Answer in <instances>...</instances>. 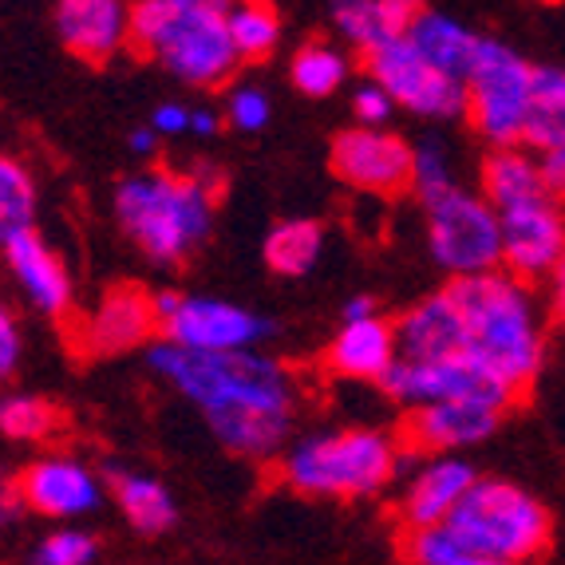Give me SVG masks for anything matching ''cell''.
<instances>
[{
  "instance_id": "3",
  "label": "cell",
  "mask_w": 565,
  "mask_h": 565,
  "mask_svg": "<svg viewBox=\"0 0 565 565\" xmlns=\"http://www.w3.org/2000/svg\"><path fill=\"white\" fill-rule=\"evenodd\" d=\"M214 179H202V174L142 170L115 190L119 230L154 265H182L199 254L214 230Z\"/></svg>"
},
{
  "instance_id": "20",
  "label": "cell",
  "mask_w": 565,
  "mask_h": 565,
  "mask_svg": "<svg viewBox=\"0 0 565 565\" xmlns=\"http://www.w3.org/2000/svg\"><path fill=\"white\" fill-rule=\"evenodd\" d=\"M324 360H329L332 376L380 384L399 360L396 324H387L380 312L376 317H364V321H344L337 337H332Z\"/></svg>"
},
{
  "instance_id": "33",
  "label": "cell",
  "mask_w": 565,
  "mask_h": 565,
  "mask_svg": "<svg viewBox=\"0 0 565 565\" xmlns=\"http://www.w3.org/2000/svg\"><path fill=\"white\" fill-rule=\"evenodd\" d=\"M451 186H459V182H455V162L447 154V147L444 142H419L412 162V190L427 202Z\"/></svg>"
},
{
  "instance_id": "7",
  "label": "cell",
  "mask_w": 565,
  "mask_h": 565,
  "mask_svg": "<svg viewBox=\"0 0 565 565\" xmlns=\"http://www.w3.org/2000/svg\"><path fill=\"white\" fill-rule=\"evenodd\" d=\"M467 115L475 131L499 151L526 142L530 104H534V67L499 40L482 36L479 56L467 72Z\"/></svg>"
},
{
  "instance_id": "12",
  "label": "cell",
  "mask_w": 565,
  "mask_h": 565,
  "mask_svg": "<svg viewBox=\"0 0 565 565\" xmlns=\"http://www.w3.org/2000/svg\"><path fill=\"white\" fill-rule=\"evenodd\" d=\"M387 396L404 404L407 412L415 407H431V404H447V399H514L502 384L475 367L467 356L455 360H396L392 372L380 380Z\"/></svg>"
},
{
  "instance_id": "4",
  "label": "cell",
  "mask_w": 565,
  "mask_h": 565,
  "mask_svg": "<svg viewBox=\"0 0 565 565\" xmlns=\"http://www.w3.org/2000/svg\"><path fill=\"white\" fill-rule=\"evenodd\" d=\"M230 4L217 0H139L131 4V47L159 60L190 87H222L237 72Z\"/></svg>"
},
{
  "instance_id": "42",
  "label": "cell",
  "mask_w": 565,
  "mask_h": 565,
  "mask_svg": "<svg viewBox=\"0 0 565 565\" xmlns=\"http://www.w3.org/2000/svg\"><path fill=\"white\" fill-rule=\"evenodd\" d=\"M154 142H159V135H154L151 127H139V131L127 135V147H131L135 154H151V151H154Z\"/></svg>"
},
{
  "instance_id": "31",
  "label": "cell",
  "mask_w": 565,
  "mask_h": 565,
  "mask_svg": "<svg viewBox=\"0 0 565 565\" xmlns=\"http://www.w3.org/2000/svg\"><path fill=\"white\" fill-rule=\"evenodd\" d=\"M404 562L407 565H494L475 554L451 526H427L404 534Z\"/></svg>"
},
{
  "instance_id": "16",
  "label": "cell",
  "mask_w": 565,
  "mask_h": 565,
  "mask_svg": "<svg viewBox=\"0 0 565 565\" xmlns=\"http://www.w3.org/2000/svg\"><path fill=\"white\" fill-rule=\"evenodd\" d=\"M159 329L154 317V292L139 285H115L99 297L92 312L79 324V344L92 356H115V352L139 349Z\"/></svg>"
},
{
  "instance_id": "19",
  "label": "cell",
  "mask_w": 565,
  "mask_h": 565,
  "mask_svg": "<svg viewBox=\"0 0 565 565\" xmlns=\"http://www.w3.org/2000/svg\"><path fill=\"white\" fill-rule=\"evenodd\" d=\"M4 262H9V274L17 277L20 292L32 301V309L44 312V317H64L72 309V274H67L64 257L36 234L12 237L4 245Z\"/></svg>"
},
{
  "instance_id": "5",
  "label": "cell",
  "mask_w": 565,
  "mask_h": 565,
  "mask_svg": "<svg viewBox=\"0 0 565 565\" xmlns=\"http://www.w3.org/2000/svg\"><path fill=\"white\" fill-rule=\"evenodd\" d=\"M404 451L376 427L305 435L285 451L281 482L309 499H372L399 475Z\"/></svg>"
},
{
  "instance_id": "24",
  "label": "cell",
  "mask_w": 565,
  "mask_h": 565,
  "mask_svg": "<svg viewBox=\"0 0 565 565\" xmlns=\"http://www.w3.org/2000/svg\"><path fill=\"white\" fill-rule=\"evenodd\" d=\"M482 199L499 210V214L530 206L537 199H550L546 179H542V162L530 159L519 147L490 151V159L482 162Z\"/></svg>"
},
{
  "instance_id": "6",
  "label": "cell",
  "mask_w": 565,
  "mask_h": 565,
  "mask_svg": "<svg viewBox=\"0 0 565 565\" xmlns=\"http://www.w3.org/2000/svg\"><path fill=\"white\" fill-rule=\"evenodd\" d=\"M455 534L494 565H530L550 550V510L530 494L502 479H479L462 507L451 514Z\"/></svg>"
},
{
  "instance_id": "44",
  "label": "cell",
  "mask_w": 565,
  "mask_h": 565,
  "mask_svg": "<svg viewBox=\"0 0 565 565\" xmlns=\"http://www.w3.org/2000/svg\"><path fill=\"white\" fill-rule=\"evenodd\" d=\"M554 312H557V321L565 324V265L554 274Z\"/></svg>"
},
{
  "instance_id": "11",
  "label": "cell",
  "mask_w": 565,
  "mask_h": 565,
  "mask_svg": "<svg viewBox=\"0 0 565 565\" xmlns=\"http://www.w3.org/2000/svg\"><path fill=\"white\" fill-rule=\"evenodd\" d=\"M415 147L384 127H349L332 139V170L360 194L392 199L412 186Z\"/></svg>"
},
{
  "instance_id": "23",
  "label": "cell",
  "mask_w": 565,
  "mask_h": 565,
  "mask_svg": "<svg viewBox=\"0 0 565 565\" xmlns=\"http://www.w3.org/2000/svg\"><path fill=\"white\" fill-rule=\"evenodd\" d=\"M407 40L415 44V52L435 64L439 72L455 79H467L471 72L475 56H479V44L482 36L475 29H467L462 20L447 17V12H435V9H419L415 24L407 29Z\"/></svg>"
},
{
  "instance_id": "1",
  "label": "cell",
  "mask_w": 565,
  "mask_h": 565,
  "mask_svg": "<svg viewBox=\"0 0 565 565\" xmlns=\"http://www.w3.org/2000/svg\"><path fill=\"white\" fill-rule=\"evenodd\" d=\"M151 367L186 404H194L226 451L269 459L289 444L301 387L285 360L265 356L262 349L202 356L159 340L151 349Z\"/></svg>"
},
{
  "instance_id": "10",
  "label": "cell",
  "mask_w": 565,
  "mask_h": 565,
  "mask_svg": "<svg viewBox=\"0 0 565 565\" xmlns=\"http://www.w3.org/2000/svg\"><path fill=\"white\" fill-rule=\"evenodd\" d=\"M364 67L367 79L384 87L387 99L404 111L424 115V119H459V115H467V84L427 64L407 36L367 52Z\"/></svg>"
},
{
  "instance_id": "25",
  "label": "cell",
  "mask_w": 565,
  "mask_h": 565,
  "mask_svg": "<svg viewBox=\"0 0 565 565\" xmlns=\"http://www.w3.org/2000/svg\"><path fill=\"white\" fill-rule=\"evenodd\" d=\"M107 487H111L119 510L127 514V522L139 534H162V530H170L174 519H179V507L170 499V490L159 479H151V475L115 471L107 479Z\"/></svg>"
},
{
  "instance_id": "26",
  "label": "cell",
  "mask_w": 565,
  "mask_h": 565,
  "mask_svg": "<svg viewBox=\"0 0 565 565\" xmlns=\"http://www.w3.org/2000/svg\"><path fill=\"white\" fill-rule=\"evenodd\" d=\"M321 249H324L321 222L292 217V222H281V226L269 230V237H265V265L281 277H301L321 262Z\"/></svg>"
},
{
  "instance_id": "18",
  "label": "cell",
  "mask_w": 565,
  "mask_h": 565,
  "mask_svg": "<svg viewBox=\"0 0 565 565\" xmlns=\"http://www.w3.org/2000/svg\"><path fill=\"white\" fill-rule=\"evenodd\" d=\"M479 482L475 467L459 455H439L427 459L419 471L412 475V482L399 494V522L404 530H427L451 522V514L462 507V499L471 494V487Z\"/></svg>"
},
{
  "instance_id": "36",
  "label": "cell",
  "mask_w": 565,
  "mask_h": 565,
  "mask_svg": "<svg viewBox=\"0 0 565 565\" xmlns=\"http://www.w3.org/2000/svg\"><path fill=\"white\" fill-rule=\"evenodd\" d=\"M392 111H396V104H392L384 87H376L372 79H364V84L352 92V115L360 119V127H384V122L392 119Z\"/></svg>"
},
{
  "instance_id": "17",
  "label": "cell",
  "mask_w": 565,
  "mask_h": 565,
  "mask_svg": "<svg viewBox=\"0 0 565 565\" xmlns=\"http://www.w3.org/2000/svg\"><path fill=\"white\" fill-rule=\"evenodd\" d=\"M52 24L60 44L87 64H107L131 44V9L119 0H60Z\"/></svg>"
},
{
  "instance_id": "30",
  "label": "cell",
  "mask_w": 565,
  "mask_h": 565,
  "mask_svg": "<svg viewBox=\"0 0 565 565\" xmlns=\"http://www.w3.org/2000/svg\"><path fill=\"white\" fill-rule=\"evenodd\" d=\"M226 20L237 60H265L281 44V12L274 4H257V0L230 4Z\"/></svg>"
},
{
  "instance_id": "35",
  "label": "cell",
  "mask_w": 565,
  "mask_h": 565,
  "mask_svg": "<svg viewBox=\"0 0 565 565\" xmlns=\"http://www.w3.org/2000/svg\"><path fill=\"white\" fill-rule=\"evenodd\" d=\"M269 115H274V104H269V95L257 84H242L230 92L226 99L230 127H237V131H262L265 122H269Z\"/></svg>"
},
{
  "instance_id": "34",
  "label": "cell",
  "mask_w": 565,
  "mask_h": 565,
  "mask_svg": "<svg viewBox=\"0 0 565 565\" xmlns=\"http://www.w3.org/2000/svg\"><path fill=\"white\" fill-rule=\"evenodd\" d=\"M99 542L84 530H52L32 554V565H95Z\"/></svg>"
},
{
  "instance_id": "27",
  "label": "cell",
  "mask_w": 565,
  "mask_h": 565,
  "mask_svg": "<svg viewBox=\"0 0 565 565\" xmlns=\"http://www.w3.org/2000/svg\"><path fill=\"white\" fill-rule=\"evenodd\" d=\"M526 142L542 154L565 147V67H534Z\"/></svg>"
},
{
  "instance_id": "2",
  "label": "cell",
  "mask_w": 565,
  "mask_h": 565,
  "mask_svg": "<svg viewBox=\"0 0 565 565\" xmlns=\"http://www.w3.org/2000/svg\"><path fill=\"white\" fill-rule=\"evenodd\" d=\"M447 292L462 317V356L510 396L534 384L546 356V337L526 281L510 274H482L451 281Z\"/></svg>"
},
{
  "instance_id": "13",
  "label": "cell",
  "mask_w": 565,
  "mask_h": 565,
  "mask_svg": "<svg viewBox=\"0 0 565 565\" xmlns=\"http://www.w3.org/2000/svg\"><path fill=\"white\" fill-rule=\"evenodd\" d=\"M502 217V265L519 281L554 277L565 265V206L537 199L530 206L507 210Z\"/></svg>"
},
{
  "instance_id": "21",
  "label": "cell",
  "mask_w": 565,
  "mask_h": 565,
  "mask_svg": "<svg viewBox=\"0 0 565 565\" xmlns=\"http://www.w3.org/2000/svg\"><path fill=\"white\" fill-rule=\"evenodd\" d=\"M399 360H455L462 356V317L451 292L439 289L407 309L396 324Z\"/></svg>"
},
{
  "instance_id": "37",
  "label": "cell",
  "mask_w": 565,
  "mask_h": 565,
  "mask_svg": "<svg viewBox=\"0 0 565 565\" xmlns=\"http://www.w3.org/2000/svg\"><path fill=\"white\" fill-rule=\"evenodd\" d=\"M20 356H24V332H20L17 312L0 301V380H9L17 372Z\"/></svg>"
},
{
  "instance_id": "32",
  "label": "cell",
  "mask_w": 565,
  "mask_h": 565,
  "mask_svg": "<svg viewBox=\"0 0 565 565\" xmlns=\"http://www.w3.org/2000/svg\"><path fill=\"white\" fill-rule=\"evenodd\" d=\"M60 412L40 396H4L0 399V431L20 444H36L56 431Z\"/></svg>"
},
{
  "instance_id": "43",
  "label": "cell",
  "mask_w": 565,
  "mask_h": 565,
  "mask_svg": "<svg viewBox=\"0 0 565 565\" xmlns=\"http://www.w3.org/2000/svg\"><path fill=\"white\" fill-rule=\"evenodd\" d=\"M364 317H376V301L372 297H352L344 305V321H364Z\"/></svg>"
},
{
  "instance_id": "14",
  "label": "cell",
  "mask_w": 565,
  "mask_h": 565,
  "mask_svg": "<svg viewBox=\"0 0 565 565\" xmlns=\"http://www.w3.org/2000/svg\"><path fill=\"white\" fill-rule=\"evenodd\" d=\"M507 399H447V404L415 407L407 412L404 439L415 455H459L462 447H475L482 439L499 431L502 415H507Z\"/></svg>"
},
{
  "instance_id": "29",
  "label": "cell",
  "mask_w": 565,
  "mask_h": 565,
  "mask_svg": "<svg viewBox=\"0 0 565 565\" xmlns=\"http://www.w3.org/2000/svg\"><path fill=\"white\" fill-rule=\"evenodd\" d=\"M289 76L301 95L324 99V95L340 92L344 79H349V56H344V47L329 44V40H309V44L292 52Z\"/></svg>"
},
{
  "instance_id": "9",
  "label": "cell",
  "mask_w": 565,
  "mask_h": 565,
  "mask_svg": "<svg viewBox=\"0 0 565 565\" xmlns=\"http://www.w3.org/2000/svg\"><path fill=\"white\" fill-rule=\"evenodd\" d=\"M154 317H159V332L167 344L202 352V356L257 352L277 329L269 317L245 305L217 301V297H186L174 289L154 292Z\"/></svg>"
},
{
  "instance_id": "8",
  "label": "cell",
  "mask_w": 565,
  "mask_h": 565,
  "mask_svg": "<svg viewBox=\"0 0 565 565\" xmlns=\"http://www.w3.org/2000/svg\"><path fill=\"white\" fill-rule=\"evenodd\" d=\"M427 245L439 269L462 277L499 274L502 262V217L482 194L451 186L424 202Z\"/></svg>"
},
{
  "instance_id": "28",
  "label": "cell",
  "mask_w": 565,
  "mask_h": 565,
  "mask_svg": "<svg viewBox=\"0 0 565 565\" xmlns=\"http://www.w3.org/2000/svg\"><path fill=\"white\" fill-rule=\"evenodd\" d=\"M36 206H40V194L32 170L17 154L0 151V249L12 237L29 234L32 222H36Z\"/></svg>"
},
{
  "instance_id": "41",
  "label": "cell",
  "mask_w": 565,
  "mask_h": 565,
  "mask_svg": "<svg viewBox=\"0 0 565 565\" xmlns=\"http://www.w3.org/2000/svg\"><path fill=\"white\" fill-rule=\"evenodd\" d=\"M222 131V119H217L214 111H190V135H194V139H214V135Z\"/></svg>"
},
{
  "instance_id": "22",
  "label": "cell",
  "mask_w": 565,
  "mask_h": 565,
  "mask_svg": "<svg viewBox=\"0 0 565 565\" xmlns=\"http://www.w3.org/2000/svg\"><path fill=\"white\" fill-rule=\"evenodd\" d=\"M415 17H419V4H407V0H344V4H332L337 32L352 47H360L364 56L392 44V40H404Z\"/></svg>"
},
{
  "instance_id": "39",
  "label": "cell",
  "mask_w": 565,
  "mask_h": 565,
  "mask_svg": "<svg viewBox=\"0 0 565 565\" xmlns=\"http://www.w3.org/2000/svg\"><path fill=\"white\" fill-rule=\"evenodd\" d=\"M537 162H542V179H546L550 199L565 206V147H557V151H546Z\"/></svg>"
},
{
  "instance_id": "40",
  "label": "cell",
  "mask_w": 565,
  "mask_h": 565,
  "mask_svg": "<svg viewBox=\"0 0 565 565\" xmlns=\"http://www.w3.org/2000/svg\"><path fill=\"white\" fill-rule=\"evenodd\" d=\"M20 510H24V502H20V482L0 471V530L9 526Z\"/></svg>"
},
{
  "instance_id": "38",
  "label": "cell",
  "mask_w": 565,
  "mask_h": 565,
  "mask_svg": "<svg viewBox=\"0 0 565 565\" xmlns=\"http://www.w3.org/2000/svg\"><path fill=\"white\" fill-rule=\"evenodd\" d=\"M190 111H194V107L167 99V104H159L151 111V131L154 135H190Z\"/></svg>"
},
{
  "instance_id": "15",
  "label": "cell",
  "mask_w": 565,
  "mask_h": 565,
  "mask_svg": "<svg viewBox=\"0 0 565 565\" xmlns=\"http://www.w3.org/2000/svg\"><path fill=\"white\" fill-rule=\"evenodd\" d=\"M20 502L44 519H84L104 502V479L72 455H40L20 471Z\"/></svg>"
}]
</instances>
